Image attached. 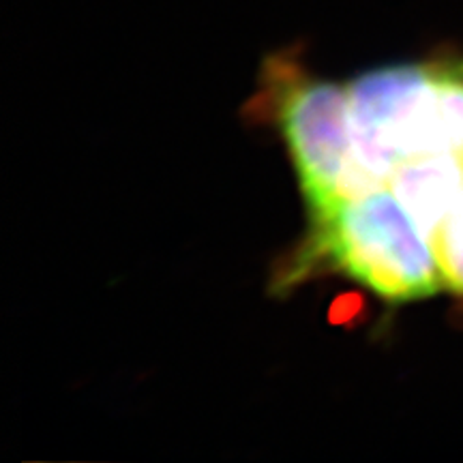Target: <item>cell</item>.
<instances>
[{"label": "cell", "instance_id": "obj_1", "mask_svg": "<svg viewBox=\"0 0 463 463\" xmlns=\"http://www.w3.org/2000/svg\"><path fill=\"white\" fill-rule=\"evenodd\" d=\"M356 157L380 184L425 155L463 159V62L392 65L347 86Z\"/></svg>", "mask_w": 463, "mask_h": 463}, {"label": "cell", "instance_id": "obj_2", "mask_svg": "<svg viewBox=\"0 0 463 463\" xmlns=\"http://www.w3.org/2000/svg\"><path fill=\"white\" fill-rule=\"evenodd\" d=\"M311 217L314 256L331 260L382 298H425L444 286L430 239L389 187Z\"/></svg>", "mask_w": 463, "mask_h": 463}, {"label": "cell", "instance_id": "obj_3", "mask_svg": "<svg viewBox=\"0 0 463 463\" xmlns=\"http://www.w3.org/2000/svg\"><path fill=\"white\" fill-rule=\"evenodd\" d=\"M264 89L311 215L384 187L356 157L347 86L322 82L275 58L266 67Z\"/></svg>", "mask_w": 463, "mask_h": 463}, {"label": "cell", "instance_id": "obj_4", "mask_svg": "<svg viewBox=\"0 0 463 463\" xmlns=\"http://www.w3.org/2000/svg\"><path fill=\"white\" fill-rule=\"evenodd\" d=\"M430 239L463 189V159L425 155L405 161L386 184Z\"/></svg>", "mask_w": 463, "mask_h": 463}, {"label": "cell", "instance_id": "obj_5", "mask_svg": "<svg viewBox=\"0 0 463 463\" xmlns=\"http://www.w3.org/2000/svg\"><path fill=\"white\" fill-rule=\"evenodd\" d=\"M430 242L436 253L444 286L463 297V189L442 223L433 230Z\"/></svg>", "mask_w": 463, "mask_h": 463}]
</instances>
